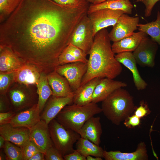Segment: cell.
<instances>
[{
    "label": "cell",
    "mask_w": 160,
    "mask_h": 160,
    "mask_svg": "<svg viewBox=\"0 0 160 160\" xmlns=\"http://www.w3.org/2000/svg\"><path fill=\"white\" fill-rule=\"evenodd\" d=\"M88 8H73L52 0H22L0 26V46L10 48L25 63L47 74Z\"/></svg>",
    "instance_id": "cell-1"
},
{
    "label": "cell",
    "mask_w": 160,
    "mask_h": 160,
    "mask_svg": "<svg viewBox=\"0 0 160 160\" xmlns=\"http://www.w3.org/2000/svg\"><path fill=\"white\" fill-rule=\"evenodd\" d=\"M109 33L105 28L98 31L89 55L87 69L81 82L82 86L95 78L114 79L122 71L112 49Z\"/></svg>",
    "instance_id": "cell-2"
},
{
    "label": "cell",
    "mask_w": 160,
    "mask_h": 160,
    "mask_svg": "<svg viewBox=\"0 0 160 160\" xmlns=\"http://www.w3.org/2000/svg\"><path fill=\"white\" fill-rule=\"evenodd\" d=\"M136 107L132 96L127 90L121 88L102 102L101 108L107 119L118 126L130 116Z\"/></svg>",
    "instance_id": "cell-3"
},
{
    "label": "cell",
    "mask_w": 160,
    "mask_h": 160,
    "mask_svg": "<svg viewBox=\"0 0 160 160\" xmlns=\"http://www.w3.org/2000/svg\"><path fill=\"white\" fill-rule=\"evenodd\" d=\"M102 112L101 108L96 103L92 102L82 105L72 103L65 106L55 119L66 128L79 133L88 119Z\"/></svg>",
    "instance_id": "cell-4"
},
{
    "label": "cell",
    "mask_w": 160,
    "mask_h": 160,
    "mask_svg": "<svg viewBox=\"0 0 160 160\" xmlns=\"http://www.w3.org/2000/svg\"><path fill=\"white\" fill-rule=\"evenodd\" d=\"M48 125L54 146L63 156L73 152L74 145L81 137L79 134L66 128L55 118Z\"/></svg>",
    "instance_id": "cell-5"
},
{
    "label": "cell",
    "mask_w": 160,
    "mask_h": 160,
    "mask_svg": "<svg viewBox=\"0 0 160 160\" xmlns=\"http://www.w3.org/2000/svg\"><path fill=\"white\" fill-rule=\"evenodd\" d=\"M94 38L92 25L87 14L76 26L71 36L69 43L78 47L87 55L93 45Z\"/></svg>",
    "instance_id": "cell-6"
},
{
    "label": "cell",
    "mask_w": 160,
    "mask_h": 160,
    "mask_svg": "<svg viewBox=\"0 0 160 160\" xmlns=\"http://www.w3.org/2000/svg\"><path fill=\"white\" fill-rule=\"evenodd\" d=\"M158 44L148 36L143 38L133 52L137 64L142 67H153Z\"/></svg>",
    "instance_id": "cell-7"
},
{
    "label": "cell",
    "mask_w": 160,
    "mask_h": 160,
    "mask_svg": "<svg viewBox=\"0 0 160 160\" xmlns=\"http://www.w3.org/2000/svg\"><path fill=\"white\" fill-rule=\"evenodd\" d=\"M87 69V63L79 62L59 65L55 70L67 80L74 92L80 87Z\"/></svg>",
    "instance_id": "cell-8"
},
{
    "label": "cell",
    "mask_w": 160,
    "mask_h": 160,
    "mask_svg": "<svg viewBox=\"0 0 160 160\" xmlns=\"http://www.w3.org/2000/svg\"><path fill=\"white\" fill-rule=\"evenodd\" d=\"M139 20L138 17H131L127 14H123L109 33L110 40L115 42L132 35L138 28Z\"/></svg>",
    "instance_id": "cell-9"
},
{
    "label": "cell",
    "mask_w": 160,
    "mask_h": 160,
    "mask_svg": "<svg viewBox=\"0 0 160 160\" xmlns=\"http://www.w3.org/2000/svg\"><path fill=\"white\" fill-rule=\"evenodd\" d=\"M123 13L124 12L121 10L105 9L87 14L92 25L93 37L101 30L109 26H113Z\"/></svg>",
    "instance_id": "cell-10"
},
{
    "label": "cell",
    "mask_w": 160,
    "mask_h": 160,
    "mask_svg": "<svg viewBox=\"0 0 160 160\" xmlns=\"http://www.w3.org/2000/svg\"><path fill=\"white\" fill-rule=\"evenodd\" d=\"M11 110L17 113L38 103L36 94L33 92L20 88H14L8 93Z\"/></svg>",
    "instance_id": "cell-11"
},
{
    "label": "cell",
    "mask_w": 160,
    "mask_h": 160,
    "mask_svg": "<svg viewBox=\"0 0 160 160\" xmlns=\"http://www.w3.org/2000/svg\"><path fill=\"white\" fill-rule=\"evenodd\" d=\"M29 130L30 140L40 151L45 154L47 149L54 146L49 125L44 121L41 120Z\"/></svg>",
    "instance_id": "cell-12"
},
{
    "label": "cell",
    "mask_w": 160,
    "mask_h": 160,
    "mask_svg": "<svg viewBox=\"0 0 160 160\" xmlns=\"http://www.w3.org/2000/svg\"><path fill=\"white\" fill-rule=\"evenodd\" d=\"M29 129L14 127L10 123L0 125V135L6 141H9L22 148L30 141Z\"/></svg>",
    "instance_id": "cell-13"
},
{
    "label": "cell",
    "mask_w": 160,
    "mask_h": 160,
    "mask_svg": "<svg viewBox=\"0 0 160 160\" xmlns=\"http://www.w3.org/2000/svg\"><path fill=\"white\" fill-rule=\"evenodd\" d=\"M73 96L58 97L51 96L41 114V120L49 124L66 106L73 103Z\"/></svg>",
    "instance_id": "cell-14"
},
{
    "label": "cell",
    "mask_w": 160,
    "mask_h": 160,
    "mask_svg": "<svg viewBox=\"0 0 160 160\" xmlns=\"http://www.w3.org/2000/svg\"><path fill=\"white\" fill-rule=\"evenodd\" d=\"M115 57L121 64L128 69L132 74L134 85L139 91L146 88L148 84L141 77L138 71L136 60L132 52H124L116 54Z\"/></svg>",
    "instance_id": "cell-15"
},
{
    "label": "cell",
    "mask_w": 160,
    "mask_h": 160,
    "mask_svg": "<svg viewBox=\"0 0 160 160\" xmlns=\"http://www.w3.org/2000/svg\"><path fill=\"white\" fill-rule=\"evenodd\" d=\"M127 86V84L122 81L101 78L95 89L92 102L96 103L102 102L115 90Z\"/></svg>",
    "instance_id": "cell-16"
},
{
    "label": "cell",
    "mask_w": 160,
    "mask_h": 160,
    "mask_svg": "<svg viewBox=\"0 0 160 160\" xmlns=\"http://www.w3.org/2000/svg\"><path fill=\"white\" fill-rule=\"evenodd\" d=\"M41 113L36 104L31 107L16 113L9 123L14 127L30 129L41 120Z\"/></svg>",
    "instance_id": "cell-17"
},
{
    "label": "cell",
    "mask_w": 160,
    "mask_h": 160,
    "mask_svg": "<svg viewBox=\"0 0 160 160\" xmlns=\"http://www.w3.org/2000/svg\"><path fill=\"white\" fill-rule=\"evenodd\" d=\"M47 78L52 95L58 97L73 95L74 92L67 80L55 70L47 74Z\"/></svg>",
    "instance_id": "cell-18"
},
{
    "label": "cell",
    "mask_w": 160,
    "mask_h": 160,
    "mask_svg": "<svg viewBox=\"0 0 160 160\" xmlns=\"http://www.w3.org/2000/svg\"><path fill=\"white\" fill-rule=\"evenodd\" d=\"M103 158L105 160H146L148 159L146 145L143 142L138 144L136 150L133 152L104 150Z\"/></svg>",
    "instance_id": "cell-19"
},
{
    "label": "cell",
    "mask_w": 160,
    "mask_h": 160,
    "mask_svg": "<svg viewBox=\"0 0 160 160\" xmlns=\"http://www.w3.org/2000/svg\"><path fill=\"white\" fill-rule=\"evenodd\" d=\"M102 133L100 118L93 116L88 119L80 130L79 133L81 137L99 145Z\"/></svg>",
    "instance_id": "cell-20"
},
{
    "label": "cell",
    "mask_w": 160,
    "mask_h": 160,
    "mask_svg": "<svg viewBox=\"0 0 160 160\" xmlns=\"http://www.w3.org/2000/svg\"><path fill=\"white\" fill-rule=\"evenodd\" d=\"M25 64L10 48L0 46V72H14Z\"/></svg>",
    "instance_id": "cell-21"
},
{
    "label": "cell",
    "mask_w": 160,
    "mask_h": 160,
    "mask_svg": "<svg viewBox=\"0 0 160 160\" xmlns=\"http://www.w3.org/2000/svg\"><path fill=\"white\" fill-rule=\"evenodd\" d=\"M41 73L34 66L25 63L14 72V81L24 85L36 84Z\"/></svg>",
    "instance_id": "cell-22"
},
{
    "label": "cell",
    "mask_w": 160,
    "mask_h": 160,
    "mask_svg": "<svg viewBox=\"0 0 160 160\" xmlns=\"http://www.w3.org/2000/svg\"><path fill=\"white\" fill-rule=\"evenodd\" d=\"M147 36L148 35L143 31L134 32L130 36L113 42L112 45V51L114 54L124 52H133L141 40Z\"/></svg>",
    "instance_id": "cell-23"
},
{
    "label": "cell",
    "mask_w": 160,
    "mask_h": 160,
    "mask_svg": "<svg viewBox=\"0 0 160 160\" xmlns=\"http://www.w3.org/2000/svg\"><path fill=\"white\" fill-rule=\"evenodd\" d=\"M101 79H93L74 92L73 103L82 105L92 102L95 89Z\"/></svg>",
    "instance_id": "cell-24"
},
{
    "label": "cell",
    "mask_w": 160,
    "mask_h": 160,
    "mask_svg": "<svg viewBox=\"0 0 160 160\" xmlns=\"http://www.w3.org/2000/svg\"><path fill=\"white\" fill-rule=\"evenodd\" d=\"M133 6L130 0H108L97 4H91L89 7L87 14L96 11L105 9L121 10L127 14H131Z\"/></svg>",
    "instance_id": "cell-25"
},
{
    "label": "cell",
    "mask_w": 160,
    "mask_h": 160,
    "mask_svg": "<svg viewBox=\"0 0 160 160\" xmlns=\"http://www.w3.org/2000/svg\"><path fill=\"white\" fill-rule=\"evenodd\" d=\"M36 85V93L38 96L37 104L41 114L47 100L52 95V90L49 84L46 73H41Z\"/></svg>",
    "instance_id": "cell-26"
},
{
    "label": "cell",
    "mask_w": 160,
    "mask_h": 160,
    "mask_svg": "<svg viewBox=\"0 0 160 160\" xmlns=\"http://www.w3.org/2000/svg\"><path fill=\"white\" fill-rule=\"evenodd\" d=\"M76 145V150L86 157L89 156L103 157L104 150L99 145L88 139L80 137Z\"/></svg>",
    "instance_id": "cell-27"
},
{
    "label": "cell",
    "mask_w": 160,
    "mask_h": 160,
    "mask_svg": "<svg viewBox=\"0 0 160 160\" xmlns=\"http://www.w3.org/2000/svg\"><path fill=\"white\" fill-rule=\"evenodd\" d=\"M156 19L146 24L139 23L138 29L149 35L151 38L160 46V12H157Z\"/></svg>",
    "instance_id": "cell-28"
},
{
    "label": "cell",
    "mask_w": 160,
    "mask_h": 160,
    "mask_svg": "<svg viewBox=\"0 0 160 160\" xmlns=\"http://www.w3.org/2000/svg\"><path fill=\"white\" fill-rule=\"evenodd\" d=\"M22 0H0V21L5 20L18 6Z\"/></svg>",
    "instance_id": "cell-29"
},
{
    "label": "cell",
    "mask_w": 160,
    "mask_h": 160,
    "mask_svg": "<svg viewBox=\"0 0 160 160\" xmlns=\"http://www.w3.org/2000/svg\"><path fill=\"white\" fill-rule=\"evenodd\" d=\"M3 151L7 160H24L21 148L13 143L6 141Z\"/></svg>",
    "instance_id": "cell-30"
},
{
    "label": "cell",
    "mask_w": 160,
    "mask_h": 160,
    "mask_svg": "<svg viewBox=\"0 0 160 160\" xmlns=\"http://www.w3.org/2000/svg\"><path fill=\"white\" fill-rule=\"evenodd\" d=\"M63 6L73 8H88L89 2L87 0H52Z\"/></svg>",
    "instance_id": "cell-31"
},
{
    "label": "cell",
    "mask_w": 160,
    "mask_h": 160,
    "mask_svg": "<svg viewBox=\"0 0 160 160\" xmlns=\"http://www.w3.org/2000/svg\"><path fill=\"white\" fill-rule=\"evenodd\" d=\"M14 72L2 73L0 74L1 95H6L8 87L14 81Z\"/></svg>",
    "instance_id": "cell-32"
},
{
    "label": "cell",
    "mask_w": 160,
    "mask_h": 160,
    "mask_svg": "<svg viewBox=\"0 0 160 160\" xmlns=\"http://www.w3.org/2000/svg\"><path fill=\"white\" fill-rule=\"evenodd\" d=\"M79 62V60L66 48L60 55L58 58L59 65Z\"/></svg>",
    "instance_id": "cell-33"
},
{
    "label": "cell",
    "mask_w": 160,
    "mask_h": 160,
    "mask_svg": "<svg viewBox=\"0 0 160 160\" xmlns=\"http://www.w3.org/2000/svg\"><path fill=\"white\" fill-rule=\"evenodd\" d=\"M66 48L77 58L79 62L87 63L88 59L86 58L87 55L81 49L71 43L68 44Z\"/></svg>",
    "instance_id": "cell-34"
},
{
    "label": "cell",
    "mask_w": 160,
    "mask_h": 160,
    "mask_svg": "<svg viewBox=\"0 0 160 160\" xmlns=\"http://www.w3.org/2000/svg\"><path fill=\"white\" fill-rule=\"evenodd\" d=\"M21 148L24 160H29L34 154L40 151L30 140Z\"/></svg>",
    "instance_id": "cell-35"
},
{
    "label": "cell",
    "mask_w": 160,
    "mask_h": 160,
    "mask_svg": "<svg viewBox=\"0 0 160 160\" xmlns=\"http://www.w3.org/2000/svg\"><path fill=\"white\" fill-rule=\"evenodd\" d=\"M45 160H64L63 156L53 146L47 149L45 153Z\"/></svg>",
    "instance_id": "cell-36"
},
{
    "label": "cell",
    "mask_w": 160,
    "mask_h": 160,
    "mask_svg": "<svg viewBox=\"0 0 160 160\" xmlns=\"http://www.w3.org/2000/svg\"><path fill=\"white\" fill-rule=\"evenodd\" d=\"M151 112L148 105L143 100L140 102L139 106L134 111V114L140 118L146 116Z\"/></svg>",
    "instance_id": "cell-37"
},
{
    "label": "cell",
    "mask_w": 160,
    "mask_h": 160,
    "mask_svg": "<svg viewBox=\"0 0 160 160\" xmlns=\"http://www.w3.org/2000/svg\"><path fill=\"white\" fill-rule=\"evenodd\" d=\"M135 2H141L145 5L144 15L146 17L150 16L152 14L153 9L156 4L160 0H135Z\"/></svg>",
    "instance_id": "cell-38"
},
{
    "label": "cell",
    "mask_w": 160,
    "mask_h": 160,
    "mask_svg": "<svg viewBox=\"0 0 160 160\" xmlns=\"http://www.w3.org/2000/svg\"><path fill=\"white\" fill-rule=\"evenodd\" d=\"M140 119L135 114L130 116L124 121V124L128 128H134L139 125Z\"/></svg>",
    "instance_id": "cell-39"
},
{
    "label": "cell",
    "mask_w": 160,
    "mask_h": 160,
    "mask_svg": "<svg viewBox=\"0 0 160 160\" xmlns=\"http://www.w3.org/2000/svg\"><path fill=\"white\" fill-rule=\"evenodd\" d=\"M16 113L12 110L0 113V125L9 123Z\"/></svg>",
    "instance_id": "cell-40"
},
{
    "label": "cell",
    "mask_w": 160,
    "mask_h": 160,
    "mask_svg": "<svg viewBox=\"0 0 160 160\" xmlns=\"http://www.w3.org/2000/svg\"><path fill=\"white\" fill-rule=\"evenodd\" d=\"M0 113L5 112L11 110V105L9 104L6 95H1Z\"/></svg>",
    "instance_id": "cell-41"
},
{
    "label": "cell",
    "mask_w": 160,
    "mask_h": 160,
    "mask_svg": "<svg viewBox=\"0 0 160 160\" xmlns=\"http://www.w3.org/2000/svg\"><path fill=\"white\" fill-rule=\"evenodd\" d=\"M63 157L65 160H86V157L82 155L76 149Z\"/></svg>",
    "instance_id": "cell-42"
},
{
    "label": "cell",
    "mask_w": 160,
    "mask_h": 160,
    "mask_svg": "<svg viewBox=\"0 0 160 160\" xmlns=\"http://www.w3.org/2000/svg\"><path fill=\"white\" fill-rule=\"evenodd\" d=\"M45 160V154L40 151L36 153L29 160Z\"/></svg>",
    "instance_id": "cell-43"
},
{
    "label": "cell",
    "mask_w": 160,
    "mask_h": 160,
    "mask_svg": "<svg viewBox=\"0 0 160 160\" xmlns=\"http://www.w3.org/2000/svg\"><path fill=\"white\" fill-rule=\"evenodd\" d=\"M108 0H87L89 3L93 4H100Z\"/></svg>",
    "instance_id": "cell-44"
},
{
    "label": "cell",
    "mask_w": 160,
    "mask_h": 160,
    "mask_svg": "<svg viewBox=\"0 0 160 160\" xmlns=\"http://www.w3.org/2000/svg\"><path fill=\"white\" fill-rule=\"evenodd\" d=\"M5 140L3 136L0 135V148L1 149L3 148L5 142Z\"/></svg>",
    "instance_id": "cell-45"
},
{
    "label": "cell",
    "mask_w": 160,
    "mask_h": 160,
    "mask_svg": "<svg viewBox=\"0 0 160 160\" xmlns=\"http://www.w3.org/2000/svg\"><path fill=\"white\" fill-rule=\"evenodd\" d=\"M102 158L100 157H96L91 156H89L86 157V160H102Z\"/></svg>",
    "instance_id": "cell-46"
},
{
    "label": "cell",
    "mask_w": 160,
    "mask_h": 160,
    "mask_svg": "<svg viewBox=\"0 0 160 160\" xmlns=\"http://www.w3.org/2000/svg\"><path fill=\"white\" fill-rule=\"evenodd\" d=\"M2 149L0 150V160H6V156L5 154L3 151H2Z\"/></svg>",
    "instance_id": "cell-47"
}]
</instances>
